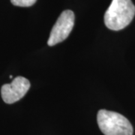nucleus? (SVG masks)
Returning <instances> with one entry per match:
<instances>
[{
  "label": "nucleus",
  "mask_w": 135,
  "mask_h": 135,
  "mask_svg": "<svg viewBox=\"0 0 135 135\" xmlns=\"http://www.w3.org/2000/svg\"><path fill=\"white\" fill-rule=\"evenodd\" d=\"M135 15V6L131 0H112L104 15V23L114 31L123 29L130 24Z\"/></svg>",
  "instance_id": "nucleus-1"
},
{
  "label": "nucleus",
  "mask_w": 135,
  "mask_h": 135,
  "mask_svg": "<svg viewBox=\"0 0 135 135\" xmlns=\"http://www.w3.org/2000/svg\"><path fill=\"white\" fill-rule=\"evenodd\" d=\"M98 125L104 135H133V127L128 119L113 111L101 110L97 115Z\"/></svg>",
  "instance_id": "nucleus-2"
},
{
  "label": "nucleus",
  "mask_w": 135,
  "mask_h": 135,
  "mask_svg": "<svg viewBox=\"0 0 135 135\" xmlns=\"http://www.w3.org/2000/svg\"><path fill=\"white\" fill-rule=\"evenodd\" d=\"M74 19L75 17L72 11L65 10L62 11L50 34L47 41L49 46H54L67 38L72 31L74 25Z\"/></svg>",
  "instance_id": "nucleus-3"
},
{
  "label": "nucleus",
  "mask_w": 135,
  "mask_h": 135,
  "mask_svg": "<svg viewBox=\"0 0 135 135\" xmlns=\"http://www.w3.org/2000/svg\"><path fill=\"white\" fill-rule=\"evenodd\" d=\"M30 82L23 77H17L11 83L2 86L1 94L3 101L6 104H13L18 101L29 91Z\"/></svg>",
  "instance_id": "nucleus-4"
},
{
  "label": "nucleus",
  "mask_w": 135,
  "mask_h": 135,
  "mask_svg": "<svg viewBox=\"0 0 135 135\" xmlns=\"http://www.w3.org/2000/svg\"><path fill=\"white\" fill-rule=\"evenodd\" d=\"M37 0H11L14 5L19 7H29L33 5Z\"/></svg>",
  "instance_id": "nucleus-5"
},
{
  "label": "nucleus",
  "mask_w": 135,
  "mask_h": 135,
  "mask_svg": "<svg viewBox=\"0 0 135 135\" xmlns=\"http://www.w3.org/2000/svg\"><path fill=\"white\" fill-rule=\"evenodd\" d=\"M10 78L12 79V78H13V76H12V75H10Z\"/></svg>",
  "instance_id": "nucleus-6"
}]
</instances>
